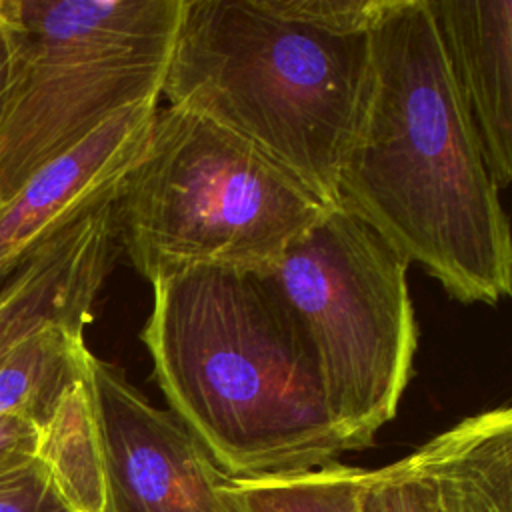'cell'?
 <instances>
[{"mask_svg": "<svg viewBox=\"0 0 512 512\" xmlns=\"http://www.w3.org/2000/svg\"><path fill=\"white\" fill-rule=\"evenodd\" d=\"M338 204L462 304L512 292L510 224L426 0H380Z\"/></svg>", "mask_w": 512, "mask_h": 512, "instance_id": "obj_1", "label": "cell"}, {"mask_svg": "<svg viewBox=\"0 0 512 512\" xmlns=\"http://www.w3.org/2000/svg\"><path fill=\"white\" fill-rule=\"evenodd\" d=\"M142 342L168 410L228 478L312 470L356 450L302 328L262 274L156 280Z\"/></svg>", "mask_w": 512, "mask_h": 512, "instance_id": "obj_2", "label": "cell"}, {"mask_svg": "<svg viewBox=\"0 0 512 512\" xmlns=\"http://www.w3.org/2000/svg\"><path fill=\"white\" fill-rule=\"evenodd\" d=\"M380 0H182L160 96L252 144L328 206Z\"/></svg>", "mask_w": 512, "mask_h": 512, "instance_id": "obj_3", "label": "cell"}, {"mask_svg": "<svg viewBox=\"0 0 512 512\" xmlns=\"http://www.w3.org/2000/svg\"><path fill=\"white\" fill-rule=\"evenodd\" d=\"M330 208L246 140L168 104L116 190L114 222L154 284L196 268L262 274Z\"/></svg>", "mask_w": 512, "mask_h": 512, "instance_id": "obj_4", "label": "cell"}, {"mask_svg": "<svg viewBox=\"0 0 512 512\" xmlns=\"http://www.w3.org/2000/svg\"><path fill=\"white\" fill-rule=\"evenodd\" d=\"M18 54L0 116V204L116 112L160 98L182 0H14Z\"/></svg>", "mask_w": 512, "mask_h": 512, "instance_id": "obj_5", "label": "cell"}, {"mask_svg": "<svg viewBox=\"0 0 512 512\" xmlns=\"http://www.w3.org/2000/svg\"><path fill=\"white\" fill-rule=\"evenodd\" d=\"M408 266L338 204L262 272L302 328L332 414L356 450L396 416L412 376L418 322Z\"/></svg>", "mask_w": 512, "mask_h": 512, "instance_id": "obj_6", "label": "cell"}, {"mask_svg": "<svg viewBox=\"0 0 512 512\" xmlns=\"http://www.w3.org/2000/svg\"><path fill=\"white\" fill-rule=\"evenodd\" d=\"M86 384L106 476L104 512H234L226 474L170 412L90 352Z\"/></svg>", "mask_w": 512, "mask_h": 512, "instance_id": "obj_7", "label": "cell"}, {"mask_svg": "<svg viewBox=\"0 0 512 512\" xmlns=\"http://www.w3.org/2000/svg\"><path fill=\"white\" fill-rule=\"evenodd\" d=\"M356 512H512V410L468 416L404 458L364 470Z\"/></svg>", "mask_w": 512, "mask_h": 512, "instance_id": "obj_8", "label": "cell"}, {"mask_svg": "<svg viewBox=\"0 0 512 512\" xmlns=\"http://www.w3.org/2000/svg\"><path fill=\"white\" fill-rule=\"evenodd\" d=\"M158 100L116 112L0 204V284L36 244L116 194L144 148Z\"/></svg>", "mask_w": 512, "mask_h": 512, "instance_id": "obj_9", "label": "cell"}, {"mask_svg": "<svg viewBox=\"0 0 512 512\" xmlns=\"http://www.w3.org/2000/svg\"><path fill=\"white\" fill-rule=\"evenodd\" d=\"M114 196L36 244L0 284V354L52 326L84 336L120 250Z\"/></svg>", "mask_w": 512, "mask_h": 512, "instance_id": "obj_10", "label": "cell"}, {"mask_svg": "<svg viewBox=\"0 0 512 512\" xmlns=\"http://www.w3.org/2000/svg\"><path fill=\"white\" fill-rule=\"evenodd\" d=\"M458 94L502 190L512 178V0H426Z\"/></svg>", "mask_w": 512, "mask_h": 512, "instance_id": "obj_11", "label": "cell"}, {"mask_svg": "<svg viewBox=\"0 0 512 512\" xmlns=\"http://www.w3.org/2000/svg\"><path fill=\"white\" fill-rule=\"evenodd\" d=\"M36 458L68 512H104V460L86 374L42 426Z\"/></svg>", "mask_w": 512, "mask_h": 512, "instance_id": "obj_12", "label": "cell"}, {"mask_svg": "<svg viewBox=\"0 0 512 512\" xmlns=\"http://www.w3.org/2000/svg\"><path fill=\"white\" fill-rule=\"evenodd\" d=\"M90 350L84 336L44 328L0 354V416L44 426L62 396L84 378Z\"/></svg>", "mask_w": 512, "mask_h": 512, "instance_id": "obj_13", "label": "cell"}, {"mask_svg": "<svg viewBox=\"0 0 512 512\" xmlns=\"http://www.w3.org/2000/svg\"><path fill=\"white\" fill-rule=\"evenodd\" d=\"M366 468L338 462L276 476L224 478L234 512H356Z\"/></svg>", "mask_w": 512, "mask_h": 512, "instance_id": "obj_14", "label": "cell"}, {"mask_svg": "<svg viewBox=\"0 0 512 512\" xmlns=\"http://www.w3.org/2000/svg\"><path fill=\"white\" fill-rule=\"evenodd\" d=\"M0 512H68L40 460L0 476Z\"/></svg>", "mask_w": 512, "mask_h": 512, "instance_id": "obj_15", "label": "cell"}, {"mask_svg": "<svg viewBox=\"0 0 512 512\" xmlns=\"http://www.w3.org/2000/svg\"><path fill=\"white\" fill-rule=\"evenodd\" d=\"M40 430L42 426L30 418L0 416V476L36 460Z\"/></svg>", "mask_w": 512, "mask_h": 512, "instance_id": "obj_16", "label": "cell"}, {"mask_svg": "<svg viewBox=\"0 0 512 512\" xmlns=\"http://www.w3.org/2000/svg\"><path fill=\"white\" fill-rule=\"evenodd\" d=\"M18 54V22L16 2L0 0V116L4 112L16 70Z\"/></svg>", "mask_w": 512, "mask_h": 512, "instance_id": "obj_17", "label": "cell"}]
</instances>
